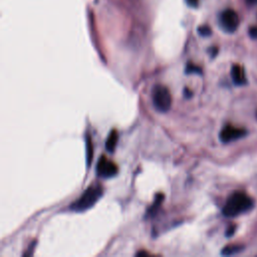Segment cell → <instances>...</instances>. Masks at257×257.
Returning a JSON list of instances; mask_svg holds the SVG:
<instances>
[{
	"label": "cell",
	"instance_id": "obj_1",
	"mask_svg": "<svg viewBox=\"0 0 257 257\" xmlns=\"http://www.w3.org/2000/svg\"><path fill=\"white\" fill-rule=\"evenodd\" d=\"M253 207V200L243 192H235L228 198L222 213L225 217H236Z\"/></svg>",
	"mask_w": 257,
	"mask_h": 257
},
{
	"label": "cell",
	"instance_id": "obj_2",
	"mask_svg": "<svg viewBox=\"0 0 257 257\" xmlns=\"http://www.w3.org/2000/svg\"><path fill=\"white\" fill-rule=\"evenodd\" d=\"M104 189L100 185H93L88 188L84 194L71 206L72 211L83 212L92 208L103 196Z\"/></svg>",
	"mask_w": 257,
	"mask_h": 257
},
{
	"label": "cell",
	"instance_id": "obj_3",
	"mask_svg": "<svg viewBox=\"0 0 257 257\" xmlns=\"http://www.w3.org/2000/svg\"><path fill=\"white\" fill-rule=\"evenodd\" d=\"M153 105L155 109L160 113H167L172 106V96L169 89L163 85H157L154 87Z\"/></svg>",
	"mask_w": 257,
	"mask_h": 257
},
{
	"label": "cell",
	"instance_id": "obj_4",
	"mask_svg": "<svg viewBox=\"0 0 257 257\" xmlns=\"http://www.w3.org/2000/svg\"><path fill=\"white\" fill-rule=\"evenodd\" d=\"M220 25L226 32L232 33L239 26V16L233 9H226L220 15Z\"/></svg>",
	"mask_w": 257,
	"mask_h": 257
},
{
	"label": "cell",
	"instance_id": "obj_5",
	"mask_svg": "<svg viewBox=\"0 0 257 257\" xmlns=\"http://www.w3.org/2000/svg\"><path fill=\"white\" fill-rule=\"evenodd\" d=\"M118 166L107 157L102 156L98 161L97 165V175L103 178H111L118 174Z\"/></svg>",
	"mask_w": 257,
	"mask_h": 257
},
{
	"label": "cell",
	"instance_id": "obj_6",
	"mask_svg": "<svg viewBox=\"0 0 257 257\" xmlns=\"http://www.w3.org/2000/svg\"><path fill=\"white\" fill-rule=\"evenodd\" d=\"M247 134L246 130L240 128H235L233 126H225L223 128V130L220 133V140L222 143L227 144L233 141H236L238 139L243 138Z\"/></svg>",
	"mask_w": 257,
	"mask_h": 257
},
{
	"label": "cell",
	"instance_id": "obj_7",
	"mask_svg": "<svg viewBox=\"0 0 257 257\" xmlns=\"http://www.w3.org/2000/svg\"><path fill=\"white\" fill-rule=\"evenodd\" d=\"M231 78L236 86H244L247 83L245 72L239 64H234L231 69Z\"/></svg>",
	"mask_w": 257,
	"mask_h": 257
},
{
	"label": "cell",
	"instance_id": "obj_8",
	"mask_svg": "<svg viewBox=\"0 0 257 257\" xmlns=\"http://www.w3.org/2000/svg\"><path fill=\"white\" fill-rule=\"evenodd\" d=\"M118 140H119V134L116 130H113L107 141H106V150L109 152V153H114L115 150H116V147H117V144H118Z\"/></svg>",
	"mask_w": 257,
	"mask_h": 257
},
{
	"label": "cell",
	"instance_id": "obj_9",
	"mask_svg": "<svg viewBox=\"0 0 257 257\" xmlns=\"http://www.w3.org/2000/svg\"><path fill=\"white\" fill-rule=\"evenodd\" d=\"M163 200H164V195L162 194V193H159V194L156 195V197H155V202H154V204L149 208L147 215H148V216H149V215H152V216H153V215L159 210L160 206H161L162 203H163Z\"/></svg>",
	"mask_w": 257,
	"mask_h": 257
},
{
	"label": "cell",
	"instance_id": "obj_10",
	"mask_svg": "<svg viewBox=\"0 0 257 257\" xmlns=\"http://www.w3.org/2000/svg\"><path fill=\"white\" fill-rule=\"evenodd\" d=\"M242 250H243V246H241V245H228V246L223 248L221 253H222V255L229 256V255H233V254L239 253Z\"/></svg>",
	"mask_w": 257,
	"mask_h": 257
},
{
	"label": "cell",
	"instance_id": "obj_11",
	"mask_svg": "<svg viewBox=\"0 0 257 257\" xmlns=\"http://www.w3.org/2000/svg\"><path fill=\"white\" fill-rule=\"evenodd\" d=\"M93 153H94V149H93L92 139L90 136H87V166L88 167H90L92 164Z\"/></svg>",
	"mask_w": 257,
	"mask_h": 257
},
{
	"label": "cell",
	"instance_id": "obj_12",
	"mask_svg": "<svg viewBox=\"0 0 257 257\" xmlns=\"http://www.w3.org/2000/svg\"><path fill=\"white\" fill-rule=\"evenodd\" d=\"M186 73L187 74H201V69L198 68L195 64L188 63V66L186 68Z\"/></svg>",
	"mask_w": 257,
	"mask_h": 257
},
{
	"label": "cell",
	"instance_id": "obj_13",
	"mask_svg": "<svg viewBox=\"0 0 257 257\" xmlns=\"http://www.w3.org/2000/svg\"><path fill=\"white\" fill-rule=\"evenodd\" d=\"M199 33L202 35V36H209L211 34V29L210 27L208 26H201L199 28Z\"/></svg>",
	"mask_w": 257,
	"mask_h": 257
},
{
	"label": "cell",
	"instance_id": "obj_14",
	"mask_svg": "<svg viewBox=\"0 0 257 257\" xmlns=\"http://www.w3.org/2000/svg\"><path fill=\"white\" fill-rule=\"evenodd\" d=\"M186 2L191 7H197L198 3H199V0H186Z\"/></svg>",
	"mask_w": 257,
	"mask_h": 257
},
{
	"label": "cell",
	"instance_id": "obj_15",
	"mask_svg": "<svg viewBox=\"0 0 257 257\" xmlns=\"http://www.w3.org/2000/svg\"><path fill=\"white\" fill-rule=\"evenodd\" d=\"M249 34L252 38H257V27H252L249 30Z\"/></svg>",
	"mask_w": 257,
	"mask_h": 257
},
{
	"label": "cell",
	"instance_id": "obj_16",
	"mask_svg": "<svg viewBox=\"0 0 257 257\" xmlns=\"http://www.w3.org/2000/svg\"><path fill=\"white\" fill-rule=\"evenodd\" d=\"M235 230H236V227H235V226H231V227L226 231V236H227V237L232 236V235L234 234Z\"/></svg>",
	"mask_w": 257,
	"mask_h": 257
},
{
	"label": "cell",
	"instance_id": "obj_17",
	"mask_svg": "<svg viewBox=\"0 0 257 257\" xmlns=\"http://www.w3.org/2000/svg\"><path fill=\"white\" fill-rule=\"evenodd\" d=\"M184 95H185V97H187V98H191L192 97V92H190L188 89H185V91H184Z\"/></svg>",
	"mask_w": 257,
	"mask_h": 257
},
{
	"label": "cell",
	"instance_id": "obj_18",
	"mask_svg": "<svg viewBox=\"0 0 257 257\" xmlns=\"http://www.w3.org/2000/svg\"><path fill=\"white\" fill-rule=\"evenodd\" d=\"M246 1H247L249 4H256V3H257V0H246Z\"/></svg>",
	"mask_w": 257,
	"mask_h": 257
}]
</instances>
